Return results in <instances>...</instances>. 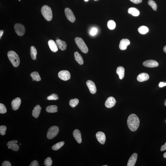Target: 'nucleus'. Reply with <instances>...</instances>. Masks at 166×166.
Instances as JSON below:
<instances>
[{"instance_id":"f257e3e1","label":"nucleus","mask_w":166,"mask_h":166,"mask_svg":"<svg viewBox=\"0 0 166 166\" xmlns=\"http://www.w3.org/2000/svg\"><path fill=\"white\" fill-rule=\"evenodd\" d=\"M127 124L130 130L134 132L137 130L139 127L140 120L136 114H132L128 118Z\"/></svg>"},{"instance_id":"f03ea898","label":"nucleus","mask_w":166,"mask_h":166,"mask_svg":"<svg viewBox=\"0 0 166 166\" xmlns=\"http://www.w3.org/2000/svg\"><path fill=\"white\" fill-rule=\"evenodd\" d=\"M7 54L9 60L13 66L15 67L19 66L20 61L17 54L14 51H9Z\"/></svg>"},{"instance_id":"7ed1b4c3","label":"nucleus","mask_w":166,"mask_h":166,"mask_svg":"<svg viewBox=\"0 0 166 166\" xmlns=\"http://www.w3.org/2000/svg\"><path fill=\"white\" fill-rule=\"evenodd\" d=\"M41 12L42 14L47 21H49L52 20V12L50 7L47 5H45L42 7Z\"/></svg>"},{"instance_id":"20e7f679","label":"nucleus","mask_w":166,"mask_h":166,"mask_svg":"<svg viewBox=\"0 0 166 166\" xmlns=\"http://www.w3.org/2000/svg\"><path fill=\"white\" fill-rule=\"evenodd\" d=\"M75 42L80 50L84 53H87L88 52V49L83 40L81 38L76 37Z\"/></svg>"},{"instance_id":"39448f33","label":"nucleus","mask_w":166,"mask_h":166,"mask_svg":"<svg viewBox=\"0 0 166 166\" xmlns=\"http://www.w3.org/2000/svg\"><path fill=\"white\" fill-rule=\"evenodd\" d=\"M59 127L56 126H53L49 129L47 131V137L49 139H52L57 135L59 132Z\"/></svg>"},{"instance_id":"423d86ee","label":"nucleus","mask_w":166,"mask_h":166,"mask_svg":"<svg viewBox=\"0 0 166 166\" xmlns=\"http://www.w3.org/2000/svg\"><path fill=\"white\" fill-rule=\"evenodd\" d=\"M14 29L16 33L19 36H22L25 33V27L21 24H16L14 25Z\"/></svg>"},{"instance_id":"0eeeda50","label":"nucleus","mask_w":166,"mask_h":166,"mask_svg":"<svg viewBox=\"0 0 166 166\" xmlns=\"http://www.w3.org/2000/svg\"><path fill=\"white\" fill-rule=\"evenodd\" d=\"M65 13L67 19L72 23H74L76 21V17L72 10L69 8L65 9Z\"/></svg>"},{"instance_id":"6e6552de","label":"nucleus","mask_w":166,"mask_h":166,"mask_svg":"<svg viewBox=\"0 0 166 166\" xmlns=\"http://www.w3.org/2000/svg\"><path fill=\"white\" fill-rule=\"evenodd\" d=\"M58 77L63 81H67L70 79L71 76L70 73L67 70L60 71L58 74Z\"/></svg>"},{"instance_id":"1a4fd4ad","label":"nucleus","mask_w":166,"mask_h":166,"mask_svg":"<svg viewBox=\"0 0 166 166\" xmlns=\"http://www.w3.org/2000/svg\"><path fill=\"white\" fill-rule=\"evenodd\" d=\"M143 65L144 66L149 68L157 67L159 65L157 62L153 60H147L144 62Z\"/></svg>"},{"instance_id":"9d476101","label":"nucleus","mask_w":166,"mask_h":166,"mask_svg":"<svg viewBox=\"0 0 166 166\" xmlns=\"http://www.w3.org/2000/svg\"><path fill=\"white\" fill-rule=\"evenodd\" d=\"M86 84L91 93L93 94H95L97 89L94 82L91 80H88Z\"/></svg>"},{"instance_id":"9b49d317","label":"nucleus","mask_w":166,"mask_h":166,"mask_svg":"<svg viewBox=\"0 0 166 166\" xmlns=\"http://www.w3.org/2000/svg\"><path fill=\"white\" fill-rule=\"evenodd\" d=\"M116 103V100L114 98L112 97H110L106 101L105 105L108 108H110L114 106Z\"/></svg>"},{"instance_id":"f8f14e48","label":"nucleus","mask_w":166,"mask_h":166,"mask_svg":"<svg viewBox=\"0 0 166 166\" xmlns=\"http://www.w3.org/2000/svg\"><path fill=\"white\" fill-rule=\"evenodd\" d=\"M21 99L19 98H17L12 100L11 105L12 109L14 110H16L19 108L21 104Z\"/></svg>"},{"instance_id":"ddd939ff","label":"nucleus","mask_w":166,"mask_h":166,"mask_svg":"<svg viewBox=\"0 0 166 166\" xmlns=\"http://www.w3.org/2000/svg\"><path fill=\"white\" fill-rule=\"evenodd\" d=\"M18 143L17 140L9 142L7 144V146L9 147L10 149L14 151H18L19 150V145L16 144Z\"/></svg>"},{"instance_id":"4468645a","label":"nucleus","mask_w":166,"mask_h":166,"mask_svg":"<svg viewBox=\"0 0 166 166\" xmlns=\"http://www.w3.org/2000/svg\"><path fill=\"white\" fill-rule=\"evenodd\" d=\"M96 137L98 141L102 144H105L106 138L104 133L101 131L98 132L96 133Z\"/></svg>"},{"instance_id":"2eb2a0df","label":"nucleus","mask_w":166,"mask_h":166,"mask_svg":"<svg viewBox=\"0 0 166 166\" xmlns=\"http://www.w3.org/2000/svg\"><path fill=\"white\" fill-rule=\"evenodd\" d=\"M130 42L127 39H122L120 42L119 47L120 50H124L127 49L128 46L130 44Z\"/></svg>"},{"instance_id":"dca6fc26","label":"nucleus","mask_w":166,"mask_h":166,"mask_svg":"<svg viewBox=\"0 0 166 166\" xmlns=\"http://www.w3.org/2000/svg\"><path fill=\"white\" fill-rule=\"evenodd\" d=\"M138 154L137 153H134L129 158L127 164V166H134L135 164L137 159Z\"/></svg>"},{"instance_id":"f3484780","label":"nucleus","mask_w":166,"mask_h":166,"mask_svg":"<svg viewBox=\"0 0 166 166\" xmlns=\"http://www.w3.org/2000/svg\"><path fill=\"white\" fill-rule=\"evenodd\" d=\"M56 44L59 48L62 51L66 50L67 47V44L66 42L62 40L58 39L56 41Z\"/></svg>"},{"instance_id":"a211bd4d","label":"nucleus","mask_w":166,"mask_h":166,"mask_svg":"<svg viewBox=\"0 0 166 166\" xmlns=\"http://www.w3.org/2000/svg\"><path fill=\"white\" fill-rule=\"evenodd\" d=\"M73 135L75 139L78 143H81L82 142L81 134L79 130L77 129H75L73 132Z\"/></svg>"},{"instance_id":"6ab92c4d","label":"nucleus","mask_w":166,"mask_h":166,"mask_svg":"<svg viewBox=\"0 0 166 166\" xmlns=\"http://www.w3.org/2000/svg\"><path fill=\"white\" fill-rule=\"evenodd\" d=\"M48 45L51 50L54 52H57L58 50V47L53 40H50L48 41Z\"/></svg>"},{"instance_id":"aec40b11","label":"nucleus","mask_w":166,"mask_h":166,"mask_svg":"<svg viewBox=\"0 0 166 166\" xmlns=\"http://www.w3.org/2000/svg\"><path fill=\"white\" fill-rule=\"evenodd\" d=\"M41 109L42 108L39 105H36V107H34L32 112L33 116L35 118H37L39 117L41 113Z\"/></svg>"},{"instance_id":"412c9836","label":"nucleus","mask_w":166,"mask_h":166,"mask_svg":"<svg viewBox=\"0 0 166 166\" xmlns=\"http://www.w3.org/2000/svg\"><path fill=\"white\" fill-rule=\"evenodd\" d=\"M149 78V76L148 74L146 73H142L138 75L137 79L140 82H143L148 80Z\"/></svg>"},{"instance_id":"4be33fe9","label":"nucleus","mask_w":166,"mask_h":166,"mask_svg":"<svg viewBox=\"0 0 166 166\" xmlns=\"http://www.w3.org/2000/svg\"><path fill=\"white\" fill-rule=\"evenodd\" d=\"M116 73L120 79H123L125 76V69L123 67L121 66L118 67L117 69Z\"/></svg>"},{"instance_id":"5701e85b","label":"nucleus","mask_w":166,"mask_h":166,"mask_svg":"<svg viewBox=\"0 0 166 166\" xmlns=\"http://www.w3.org/2000/svg\"><path fill=\"white\" fill-rule=\"evenodd\" d=\"M74 56L76 61L79 64L81 65L83 64L84 62L83 57L78 52H75Z\"/></svg>"},{"instance_id":"b1692460","label":"nucleus","mask_w":166,"mask_h":166,"mask_svg":"<svg viewBox=\"0 0 166 166\" xmlns=\"http://www.w3.org/2000/svg\"><path fill=\"white\" fill-rule=\"evenodd\" d=\"M58 107L56 105H49L47 107L46 110L48 113H56L58 112Z\"/></svg>"},{"instance_id":"393cba45","label":"nucleus","mask_w":166,"mask_h":166,"mask_svg":"<svg viewBox=\"0 0 166 166\" xmlns=\"http://www.w3.org/2000/svg\"><path fill=\"white\" fill-rule=\"evenodd\" d=\"M128 13L133 16H137L139 15L140 12L139 11L135 8H131L128 10Z\"/></svg>"},{"instance_id":"a878e982","label":"nucleus","mask_w":166,"mask_h":166,"mask_svg":"<svg viewBox=\"0 0 166 166\" xmlns=\"http://www.w3.org/2000/svg\"><path fill=\"white\" fill-rule=\"evenodd\" d=\"M31 56L32 59L35 60L36 59V55L37 54V51L35 47L32 46L31 47Z\"/></svg>"},{"instance_id":"bb28decb","label":"nucleus","mask_w":166,"mask_h":166,"mask_svg":"<svg viewBox=\"0 0 166 166\" xmlns=\"http://www.w3.org/2000/svg\"><path fill=\"white\" fill-rule=\"evenodd\" d=\"M31 74L32 79H34L36 81H39L41 79L39 73L37 72H33Z\"/></svg>"},{"instance_id":"cd10ccee","label":"nucleus","mask_w":166,"mask_h":166,"mask_svg":"<svg viewBox=\"0 0 166 166\" xmlns=\"http://www.w3.org/2000/svg\"><path fill=\"white\" fill-rule=\"evenodd\" d=\"M138 31L140 34H144L148 32L149 29L147 27L142 26L138 28Z\"/></svg>"},{"instance_id":"c85d7f7f","label":"nucleus","mask_w":166,"mask_h":166,"mask_svg":"<svg viewBox=\"0 0 166 166\" xmlns=\"http://www.w3.org/2000/svg\"><path fill=\"white\" fill-rule=\"evenodd\" d=\"M64 142L63 141L59 142L53 146L52 147V149L54 150H59L64 145Z\"/></svg>"},{"instance_id":"c756f323","label":"nucleus","mask_w":166,"mask_h":166,"mask_svg":"<svg viewBox=\"0 0 166 166\" xmlns=\"http://www.w3.org/2000/svg\"><path fill=\"white\" fill-rule=\"evenodd\" d=\"M79 100L77 98L72 99L70 100V102H69V105L71 107L74 108L78 105L79 103Z\"/></svg>"},{"instance_id":"7c9ffc66","label":"nucleus","mask_w":166,"mask_h":166,"mask_svg":"<svg viewBox=\"0 0 166 166\" xmlns=\"http://www.w3.org/2000/svg\"><path fill=\"white\" fill-rule=\"evenodd\" d=\"M116 23L114 21L110 20L107 23V26L110 30H113L115 28Z\"/></svg>"},{"instance_id":"2f4dec72","label":"nucleus","mask_w":166,"mask_h":166,"mask_svg":"<svg viewBox=\"0 0 166 166\" xmlns=\"http://www.w3.org/2000/svg\"><path fill=\"white\" fill-rule=\"evenodd\" d=\"M148 3V4L149 6H150L152 8L153 10L157 11V5L155 1L153 0H149Z\"/></svg>"},{"instance_id":"473e14b6","label":"nucleus","mask_w":166,"mask_h":166,"mask_svg":"<svg viewBox=\"0 0 166 166\" xmlns=\"http://www.w3.org/2000/svg\"><path fill=\"white\" fill-rule=\"evenodd\" d=\"M59 99V97L56 94H52L47 97V99L49 100H56Z\"/></svg>"},{"instance_id":"72a5a7b5","label":"nucleus","mask_w":166,"mask_h":166,"mask_svg":"<svg viewBox=\"0 0 166 166\" xmlns=\"http://www.w3.org/2000/svg\"><path fill=\"white\" fill-rule=\"evenodd\" d=\"M52 163V160L50 157H48L46 159L44 164L46 166H51Z\"/></svg>"},{"instance_id":"f704fd0d","label":"nucleus","mask_w":166,"mask_h":166,"mask_svg":"<svg viewBox=\"0 0 166 166\" xmlns=\"http://www.w3.org/2000/svg\"><path fill=\"white\" fill-rule=\"evenodd\" d=\"M7 112V109L5 105L2 103H0V113L5 114Z\"/></svg>"},{"instance_id":"c9c22d12","label":"nucleus","mask_w":166,"mask_h":166,"mask_svg":"<svg viewBox=\"0 0 166 166\" xmlns=\"http://www.w3.org/2000/svg\"><path fill=\"white\" fill-rule=\"evenodd\" d=\"M7 127L5 125H1L0 127V133L2 135H4L6 134Z\"/></svg>"},{"instance_id":"e433bc0d","label":"nucleus","mask_w":166,"mask_h":166,"mask_svg":"<svg viewBox=\"0 0 166 166\" xmlns=\"http://www.w3.org/2000/svg\"><path fill=\"white\" fill-rule=\"evenodd\" d=\"M98 32L97 29L95 28H93L92 29H91L90 34V35L94 36L95 35V34L97 33Z\"/></svg>"},{"instance_id":"4c0bfd02","label":"nucleus","mask_w":166,"mask_h":166,"mask_svg":"<svg viewBox=\"0 0 166 166\" xmlns=\"http://www.w3.org/2000/svg\"><path fill=\"white\" fill-rule=\"evenodd\" d=\"M30 166H39V165L37 160H34L32 161L30 164Z\"/></svg>"},{"instance_id":"58836bf2","label":"nucleus","mask_w":166,"mask_h":166,"mask_svg":"<svg viewBox=\"0 0 166 166\" xmlns=\"http://www.w3.org/2000/svg\"><path fill=\"white\" fill-rule=\"evenodd\" d=\"M2 166H11V164L10 162L8 161H5L2 164Z\"/></svg>"},{"instance_id":"ea45409f","label":"nucleus","mask_w":166,"mask_h":166,"mask_svg":"<svg viewBox=\"0 0 166 166\" xmlns=\"http://www.w3.org/2000/svg\"><path fill=\"white\" fill-rule=\"evenodd\" d=\"M130 1L135 4H139L142 2V0H130Z\"/></svg>"},{"instance_id":"a19ab883","label":"nucleus","mask_w":166,"mask_h":166,"mask_svg":"<svg viewBox=\"0 0 166 166\" xmlns=\"http://www.w3.org/2000/svg\"><path fill=\"white\" fill-rule=\"evenodd\" d=\"M165 86H166V82H160L159 84V87L160 88H162Z\"/></svg>"},{"instance_id":"79ce46f5","label":"nucleus","mask_w":166,"mask_h":166,"mask_svg":"<svg viewBox=\"0 0 166 166\" xmlns=\"http://www.w3.org/2000/svg\"><path fill=\"white\" fill-rule=\"evenodd\" d=\"M165 150H166V142L165 144L162 146L161 148L160 149V150L161 151H163Z\"/></svg>"},{"instance_id":"37998d69","label":"nucleus","mask_w":166,"mask_h":166,"mask_svg":"<svg viewBox=\"0 0 166 166\" xmlns=\"http://www.w3.org/2000/svg\"><path fill=\"white\" fill-rule=\"evenodd\" d=\"M3 30H1L0 31V39H1V38L3 34Z\"/></svg>"},{"instance_id":"c03bdc74","label":"nucleus","mask_w":166,"mask_h":166,"mask_svg":"<svg viewBox=\"0 0 166 166\" xmlns=\"http://www.w3.org/2000/svg\"><path fill=\"white\" fill-rule=\"evenodd\" d=\"M163 50L164 52H165L166 53V45L163 48Z\"/></svg>"},{"instance_id":"a18cd8bd","label":"nucleus","mask_w":166,"mask_h":166,"mask_svg":"<svg viewBox=\"0 0 166 166\" xmlns=\"http://www.w3.org/2000/svg\"><path fill=\"white\" fill-rule=\"evenodd\" d=\"M163 157L164 158H166V152L164 154Z\"/></svg>"},{"instance_id":"49530a36","label":"nucleus","mask_w":166,"mask_h":166,"mask_svg":"<svg viewBox=\"0 0 166 166\" xmlns=\"http://www.w3.org/2000/svg\"><path fill=\"white\" fill-rule=\"evenodd\" d=\"M165 106H166V100H165Z\"/></svg>"},{"instance_id":"de8ad7c7","label":"nucleus","mask_w":166,"mask_h":166,"mask_svg":"<svg viewBox=\"0 0 166 166\" xmlns=\"http://www.w3.org/2000/svg\"><path fill=\"white\" fill-rule=\"evenodd\" d=\"M84 1L85 2H87L89 1V0H84Z\"/></svg>"},{"instance_id":"09e8293b","label":"nucleus","mask_w":166,"mask_h":166,"mask_svg":"<svg viewBox=\"0 0 166 166\" xmlns=\"http://www.w3.org/2000/svg\"><path fill=\"white\" fill-rule=\"evenodd\" d=\"M103 166H108V165H103Z\"/></svg>"},{"instance_id":"8fccbe9b","label":"nucleus","mask_w":166,"mask_h":166,"mask_svg":"<svg viewBox=\"0 0 166 166\" xmlns=\"http://www.w3.org/2000/svg\"><path fill=\"white\" fill-rule=\"evenodd\" d=\"M33 81H34V80L33 79H32Z\"/></svg>"},{"instance_id":"3c124183","label":"nucleus","mask_w":166,"mask_h":166,"mask_svg":"<svg viewBox=\"0 0 166 166\" xmlns=\"http://www.w3.org/2000/svg\"><path fill=\"white\" fill-rule=\"evenodd\" d=\"M19 2H20V1H21V0H19Z\"/></svg>"},{"instance_id":"603ef678","label":"nucleus","mask_w":166,"mask_h":166,"mask_svg":"<svg viewBox=\"0 0 166 166\" xmlns=\"http://www.w3.org/2000/svg\"><path fill=\"white\" fill-rule=\"evenodd\" d=\"M165 123H166V119L165 120Z\"/></svg>"},{"instance_id":"864d4df0","label":"nucleus","mask_w":166,"mask_h":166,"mask_svg":"<svg viewBox=\"0 0 166 166\" xmlns=\"http://www.w3.org/2000/svg\"><path fill=\"white\" fill-rule=\"evenodd\" d=\"M20 144V145H21V143H20V144Z\"/></svg>"},{"instance_id":"5fc2aeb1","label":"nucleus","mask_w":166,"mask_h":166,"mask_svg":"<svg viewBox=\"0 0 166 166\" xmlns=\"http://www.w3.org/2000/svg\"><path fill=\"white\" fill-rule=\"evenodd\" d=\"M94 1H97V0H94Z\"/></svg>"}]
</instances>
